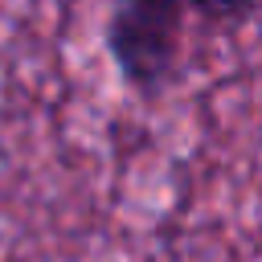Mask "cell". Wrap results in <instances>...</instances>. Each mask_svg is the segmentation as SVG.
I'll use <instances>...</instances> for the list:
<instances>
[{"instance_id":"cell-1","label":"cell","mask_w":262,"mask_h":262,"mask_svg":"<svg viewBox=\"0 0 262 262\" xmlns=\"http://www.w3.org/2000/svg\"><path fill=\"white\" fill-rule=\"evenodd\" d=\"M192 8L180 0H123L102 20V49L119 82L143 98H164L184 70V37Z\"/></svg>"}]
</instances>
